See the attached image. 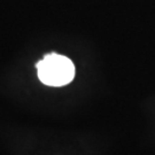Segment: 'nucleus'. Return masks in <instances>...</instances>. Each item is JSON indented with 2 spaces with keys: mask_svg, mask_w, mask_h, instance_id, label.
<instances>
[{
  "mask_svg": "<svg viewBox=\"0 0 155 155\" xmlns=\"http://www.w3.org/2000/svg\"><path fill=\"white\" fill-rule=\"evenodd\" d=\"M39 79L48 86H63L75 77V66L67 56L52 53L37 63Z\"/></svg>",
  "mask_w": 155,
  "mask_h": 155,
  "instance_id": "nucleus-1",
  "label": "nucleus"
}]
</instances>
